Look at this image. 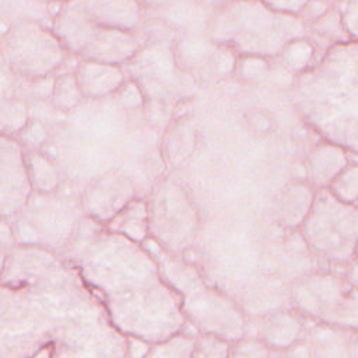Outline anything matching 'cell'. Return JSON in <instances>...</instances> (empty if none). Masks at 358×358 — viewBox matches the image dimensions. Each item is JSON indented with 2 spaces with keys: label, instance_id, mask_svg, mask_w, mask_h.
<instances>
[{
  "label": "cell",
  "instance_id": "f1b7e54d",
  "mask_svg": "<svg viewBox=\"0 0 358 358\" xmlns=\"http://www.w3.org/2000/svg\"><path fill=\"white\" fill-rule=\"evenodd\" d=\"M333 4L334 1L331 0H308L302 7V10L299 11L298 17L308 27L312 22H315L317 18H320L323 14H326L333 7Z\"/></svg>",
  "mask_w": 358,
  "mask_h": 358
},
{
  "label": "cell",
  "instance_id": "e575fe53",
  "mask_svg": "<svg viewBox=\"0 0 358 358\" xmlns=\"http://www.w3.org/2000/svg\"><path fill=\"white\" fill-rule=\"evenodd\" d=\"M6 266H7V255L3 250H0V277L4 274Z\"/></svg>",
  "mask_w": 358,
  "mask_h": 358
},
{
  "label": "cell",
  "instance_id": "9a60e30c",
  "mask_svg": "<svg viewBox=\"0 0 358 358\" xmlns=\"http://www.w3.org/2000/svg\"><path fill=\"white\" fill-rule=\"evenodd\" d=\"M316 46L315 43L303 36L288 41L277 55V62L292 74L298 76L306 71L315 63Z\"/></svg>",
  "mask_w": 358,
  "mask_h": 358
},
{
  "label": "cell",
  "instance_id": "f546056e",
  "mask_svg": "<svg viewBox=\"0 0 358 358\" xmlns=\"http://www.w3.org/2000/svg\"><path fill=\"white\" fill-rule=\"evenodd\" d=\"M262 1L275 11L289 14V15H298L308 0H262Z\"/></svg>",
  "mask_w": 358,
  "mask_h": 358
},
{
  "label": "cell",
  "instance_id": "4fadbf2b",
  "mask_svg": "<svg viewBox=\"0 0 358 358\" xmlns=\"http://www.w3.org/2000/svg\"><path fill=\"white\" fill-rule=\"evenodd\" d=\"M129 185L130 182L127 179L115 173L99 178L84 193V208L96 220L110 221L123 206L110 199L109 194Z\"/></svg>",
  "mask_w": 358,
  "mask_h": 358
},
{
  "label": "cell",
  "instance_id": "603a6c76",
  "mask_svg": "<svg viewBox=\"0 0 358 358\" xmlns=\"http://www.w3.org/2000/svg\"><path fill=\"white\" fill-rule=\"evenodd\" d=\"M231 343L213 331L200 333L193 338V358H228Z\"/></svg>",
  "mask_w": 358,
  "mask_h": 358
},
{
  "label": "cell",
  "instance_id": "277c9868",
  "mask_svg": "<svg viewBox=\"0 0 358 358\" xmlns=\"http://www.w3.org/2000/svg\"><path fill=\"white\" fill-rule=\"evenodd\" d=\"M0 49L10 69L29 80L53 76L69 55L55 32L35 21L11 25Z\"/></svg>",
  "mask_w": 358,
  "mask_h": 358
},
{
  "label": "cell",
  "instance_id": "484cf974",
  "mask_svg": "<svg viewBox=\"0 0 358 358\" xmlns=\"http://www.w3.org/2000/svg\"><path fill=\"white\" fill-rule=\"evenodd\" d=\"M228 358H273V351L260 340L245 336L231 344Z\"/></svg>",
  "mask_w": 358,
  "mask_h": 358
},
{
  "label": "cell",
  "instance_id": "ba28073f",
  "mask_svg": "<svg viewBox=\"0 0 358 358\" xmlns=\"http://www.w3.org/2000/svg\"><path fill=\"white\" fill-rule=\"evenodd\" d=\"M249 329L246 336L260 340L273 352L285 351L303 336V322L291 310H275L257 317Z\"/></svg>",
  "mask_w": 358,
  "mask_h": 358
},
{
  "label": "cell",
  "instance_id": "44dd1931",
  "mask_svg": "<svg viewBox=\"0 0 358 358\" xmlns=\"http://www.w3.org/2000/svg\"><path fill=\"white\" fill-rule=\"evenodd\" d=\"M144 358H193V338L186 334H173L150 344Z\"/></svg>",
  "mask_w": 358,
  "mask_h": 358
},
{
  "label": "cell",
  "instance_id": "83f0119b",
  "mask_svg": "<svg viewBox=\"0 0 358 358\" xmlns=\"http://www.w3.org/2000/svg\"><path fill=\"white\" fill-rule=\"evenodd\" d=\"M10 236L22 248H31L39 242L38 228L25 218L14 220V222L10 225Z\"/></svg>",
  "mask_w": 358,
  "mask_h": 358
},
{
  "label": "cell",
  "instance_id": "6da1fadb",
  "mask_svg": "<svg viewBox=\"0 0 358 358\" xmlns=\"http://www.w3.org/2000/svg\"><path fill=\"white\" fill-rule=\"evenodd\" d=\"M291 90L299 116L324 140L357 151L358 134V42L331 45Z\"/></svg>",
  "mask_w": 358,
  "mask_h": 358
},
{
  "label": "cell",
  "instance_id": "d4e9b609",
  "mask_svg": "<svg viewBox=\"0 0 358 358\" xmlns=\"http://www.w3.org/2000/svg\"><path fill=\"white\" fill-rule=\"evenodd\" d=\"M112 96L117 106L127 112L141 109L147 101L143 88L134 78H126Z\"/></svg>",
  "mask_w": 358,
  "mask_h": 358
},
{
  "label": "cell",
  "instance_id": "74e56055",
  "mask_svg": "<svg viewBox=\"0 0 358 358\" xmlns=\"http://www.w3.org/2000/svg\"><path fill=\"white\" fill-rule=\"evenodd\" d=\"M39 1H43V3L49 4V3H63V1H66V0H39Z\"/></svg>",
  "mask_w": 358,
  "mask_h": 358
},
{
  "label": "cell",
  "instance_id": "8992f818",
  "mask_svg": "<svg viewBox=\"0 0 358 358\" xmlns=\"http://www.w3.org/2000/svg\"><path fill=\"white\" fill-rule=\"evenodd\" d=\"M31 194L24 148L14 137L0 134V220L17 215Z\"/></svg>",
  "mask_w": 358,
  "mask_h": 358
},
{
  "label": "cell",
  "instance_id": "4316f807",
  "mask_svg": "<svg viewBox=\"0 0 358 358\" xmlns=\"http://www.w3.org/2000/svg\"><path fill=\"white\" fill-rule=\"evenodd\" d=\"M334 7L348 38L358 42V0H336Z\"/></svg>",
  "mask_w": 358,
  "mask_h": 358
},
{
  "label": "cell",
  "instance_id": "7c38bea8",
  "mask_svg": "<svg viewBox=\"0 0 358 358\" xmlns=\"http://www.w3.org/2000/svg\"><path fill=\"white\" fill-rule=\"evenodd\" d=\"M316 199L315 189L306 182H292L280 194L275 217L280 225L289 229L301 228L308 218Z\"/></svg>",
  "mask_w": 358,
  "mask_h": 358
},
{
  "label": "cell",
  "instance_id": "ac0fdd59",
  "mask_svg": "<svg viewBox=\"0 0 358 358\" xmlns=\"http://www.w3.org/2000/svg\"><path fill=\"white\" fill-rule=\"evenodd\" d=\"M273 59L257 55H238L234 77L249 85L267 83Z\"/></svg>",
  "mask_w": 358,
  "mask_h": 358
},
{
  "label": "cell",
  "instance_id": "7a4b0ae2",
  "mask_svg": "<svg viewBox=\"0 0 358 358\" xmlns=\"http://www.w3.org/2000/svg\"><path fill=\"white\" fill-rule=\"evenodd\" d=\"M306 28L298 15L275 11L262 0H229L211 17L207 38L238 55L275 59L281 48L303 36Z\"/></svg>",
  "mask_w": 358,
  "mask_h": 358
},
{
  "label": "cell",
  "instance_id": "d590c367",
  "mask_svg": "<svg viewBox=\"0 0 358 358\" xmlns=\"http://www.w3.org/2000/svg\"><path fill=\"white\" fill-rule=\"evenodd\" d=\"M10 28H11V25H10V24H7V21L0 20V36L6 35V34L10 31Z\"/></svg>",
  "mask_w": 358,
  "mask_h": 358
},
{
  "label": "cell",
  "instance_id": "2e32d148",
  "mask_svg": "<svg viewBox=\"0 0 358 358\" xmlns=\"http://www.w3.org/2000/svg\"><path fill=\"white\" fill-rule=\"evenodd\" d=\"M112 228L126 238L141 241L147 234V210L143 203L129 201L112 220Z\"/></svg>",
  "mask_w": 358,
  "mask_h": 358
},
{
  "label": "cell",
  "instance_id": "836d02e7",
  "mask_svg": "<svg viewBox=\"0 0 358 358\" xmlns=\"http://www.w3.org/2000/svg\"><path fill=\"white\" fill-rule=\"evenodd\" d=\"M169 0H137L140 7L144 8H161L165 4H168Z\"/></svg>",
  "mask_w": 358,
  "mask_h": 358
},
{
  "label": "cell",
  "instance_id": "4dcf8cb0",
  "mask_svg": "<svg viewBox=\"0 0 358 358\" xmlns=\"http://www.w3.org/2000/svg\"><path fill=\"white\" fill-rule=\"evenodd\" d=\"M53 80H55V76H45V77L29 80L31 81V94L41 99H50Z\"/></svg>",
  "mask_w": 358,
  "mask_h": 358
},
{
  "label": "cell",
  "instance_id": "8d00e7d4",
  "mask_svg": "<svg viewBox=\"0 0 358 358\" xmlns=\"http://www.w3.org/2000/svg\"><path fill=\"white\" fill-rule=\"evenodd\" d=\"M194 3H197L199 6H203V7H211L217 3V0H194Z\"/></svg>",
  "mask_w": 358,
  "mask_h": 358
},
{
  "label": "cell",
  "instance_id": "1f68e13d",
  "mask_svg": "<svg viewBox=\"0 0 358 358\" xmlns=\"http://www.w3.org/2000/svg\"><path fill=\"white\" fill-rule=\"evenodd\" d=\"M281 358H317L312 344L306 340H299L285 351H282Z\"/></svg>",
  "mask_w": 358,
  "mask_h": 358
},
{
  "label": "cell",
  "instance_id": "ffe728a7",
  "mask_svg": "<svg viewBox=\"0 0 358 358\" xmlns=\"http://www.w3.org/2000/svg\"><path fill=\"white\" fill-rule=\"evenodd\" d=\"M331 197L347 206H357L358 199V168L355 161L350 162L326 189Z\"/></svg>",
  "mask_w": 358,
  "mask_h": 358
},
{
  "label": "cell",
  "instance_id": "e0dca14e",
  "mask_svg": "<svg viewBox=\"0 0 358 358\" xmlns=\"http://www.w3.org/2000/svg\"><path fill=\"white\" fill-rule=\"evenodd\" d=\"M83 99L84 96L80 91L74 73H63V74L55 76L53 88H52L49 101L57 110L69 113L74 110L81 103Z\"/></svg>",
  "mask_w": 358,
  "mask_h": 358
},
{
  "label": "cell",
  "instance_id": "3957f363",
  "mask_svg": "<svg viewBox=\"0 0 358 358\" xmlns=\"http://www.w3.org/2000/svg\"><path fill=\"white\" fill-rule=\"evenodd\" d=\"M52 31L64 49L81 60L127 64L141 48L136 32L105 28L92 22L76 0L62 3Z\"/></svg>",
  "mask_w": 358,
  "mask_h": 358
},
{
  "label": "cell",
  "instance_id": "30bf717a",
  "mask_svg": "<svg viewBox=\"0 0 358 358\" xmlns=\"http://www.w3.org/2000/svg\"><path fill=\"white\" fill-rule=\"evenodd\" d=\"M350 154H354L343 145L323 140L316 144L306 158V178L308 183L315 190H326L333 179L352 161Z\"/></svg>",
  "mask_w": 358,
  "mask_h": 358
},
{
  "label": "cell",
  "instance_id": "d6986e66",
  "mask_svg": "<svg viewBox=\"0 0 358 358\" xmlns=\"http://www.w3.org/2000/svg\"><path fill=\"white\" fill-rule=\"evenodd\" d=\"M29 108L24 99L10 98L0 102V134L15 137L29 120Z\"/></svg>",
  "mask_w": 358,
  "mask_h": 358
},
{
  "label": "cell",
  "instance_id": "5bb4252c",
  "mask_svg": "<svg viewBox=\"0 0 358 358\" xmlns=\"http://www.w3.org/2000/svg\"><path fill=\"white\" fill-rule=\"evenodd\" d=\"M24 161L28 183L32 193L41 196L53 194L60 186V172L56 164L42 151H25Z\"/></svg>",
  "mask_w": 358,
  "mask_h": 358
},
{
  "label": "cell",
  "instance_id": "52a82bcc",
  "mask_svg": "<svg viewBox=\"0 0 358 358\" xmlns=\"http://www.w3.org/2000/svg\"><path fill=\"white\" fill-rule=\"evenodd\" d=\"M129 64L136 69L131 78L140 84L145 98L166 95L169 88L178 84L175 77L180 70L175 62L172 48L154 45L144 49L141 46Z\"/></svg>",
  "mask_w": 358,
  "mask_h": 358
},
{
  "label": "cell",
  "instance_id": "9c48e42d",
  "mask_svg": "<svg viewBox=\"0 0 358 358\" xmlns=\"http://www.w3.org/2000/svg\"><path fill=\"white\" fill-rule=\"evenodd\" d=\"M84 14L96 25L136 32L143 20L137 0H76Z\"/></svg>",
  "mask_w": 358,
  "mask_h": 358
},
{
  "label": "cell",
  "instance_id": "5b68a950",
  "mask_svg": "<svg viewBox=\"0 0 358 358\" xmlns=\"http://www.w3.org/2000/svg\"><path fill=\"white\" fill-rule=\"evenodd\" d=\"M182 73L201 83H217L234 76L238 53L208 38L185 36L172 48Z\"/></svg>",
  "mask_w": 358,
  "mask_h": 358
},
{
  "label": "cell",
  "instance_id": "8fae6325",
  "mask_svg": "<svg viewBox=\"0 0 358 358\" xmlns=\"http://www.w3.org/2000/svg\"><path fill=\"white\" fill-rule=\"evenodd\" d=\"M73 73L83 96L88 99L112 96L127 78L123 66L95 60H81Z\"/></svg>",
  "mask_w": 358,
  "mask_h": 358
},
{
  "label": "cell",
  "instance_id": "7402d4cb",
  "mask_svg": "<svg viewBox=\"0 0 358 358\" xmlns=\"http://www.w3.org/2000/svg\"><path fill=\"white\" fill-rule=\"evenodd\" d=\"M309 27H310L312 32L316 36H319L320 39L330 43V46L331 45H338V43L354 42L348 38L347 32L344 31L334 4L326 14H323L320 18H317Z\"/></svg>",
  "mask_w": 358,
  "mask_h": 358
},
{
  "label": "cell",
  "instance_id": "d6a6232c",
  "mask_svg": "<svg viewBox=\"0 0 358 358\" xmlns=\"http://www.w3.org/2000/svg\"><path fill=\"white\" fill-rule=\"evenodd\" d=\"M150 343L140 337H129L126 343V358H144L148 352Z\"/></svg>",
  "mask_w": 358,
  "mask_h": 358
},
{
  "label": "cell",
  "instance_id": "cb8c5ba5",
  "mask_svg": "<svg viewBox=\"0 0 358 358\" xmlns=\"http://www.w3.org/2000/svg\"><path fill=\"white\" fill-rule=\"evenodd\" d=\"M14 138L25 151H42L49 140V130L42 120L29 117L27 124Z\"/></svg>",
  "mask_w": 358,
  "mask_h": 358
}]
</instances>
